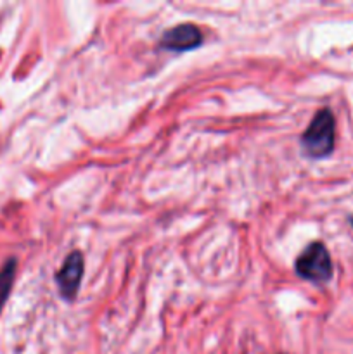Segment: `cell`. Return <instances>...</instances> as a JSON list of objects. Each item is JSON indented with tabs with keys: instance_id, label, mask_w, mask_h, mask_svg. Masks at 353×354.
<instances>
[{
	"instance_id": "obj_1",
	"label": "cell",
	"mask_w": 353,
	"mask_h": 354,
	"mask_svg": "<svg viewBox=\"0 0 353 354\" xmlns=\"http://www.w3.org/2000/svg\"><path fill=\"white\" fill-rule=\"evenodd\" d=\"M336 123L329 109H320L301 135V147L310 158H325L334 149Z\"/></svg>"
},
{
	"instance_id": "obj_2",
	"label": "cell",
	"mask_w": 353,
	"mask_h": 354,
	"mask_svg": "<svg viewBox=\"0 0 353 354\" xmlns=\"http://www.w3.org/2000/svg\"><path fill=\"white\" fill-rule=\"evenodd\" d=\"M296 273L310 282H327L332 277V263L329 251L322 242H311L296 259Z\"/></svg>"
},
{
	"instance_id": "obj_3",
	"label": "cell",
	"mask_w": 353,
	"mask_h": 354,
	"mask_svg": "<svg viewBox=\"0 0 353 354\" xmlns=\"http://www.w3.org/2000/svg\"><path fill=\"white\" fill-rule=\"evenodd\" d=\"M82 275H83V256L82 252L75 251L66 258L64 265L59 270L57 277H55V282H57L59 290H61L62 297L66 299H75L76 294H78L80 283H82Z\"/></svg>"
},
{
	"instance_id": "obj_4",
	"label": "cell",
	"mask_w": 353,
	"mask_h": 354,
	"mask_svg": "<svg viewBox=\"0 0 353 354\" xmlns=\"http://www.w3.org/2000/svg\"><path fill=\"white\" fill-rule=\"evenodd\" d=\"M203 44V33L196 24H179L161 37V47L172 52H185Z\"/></svg>"
},
{
	"instance_id": "obj_5",
	"label": "cell",
	"mask_w": 353,
	"mask_h": 354,
	"mask_svg": "<svg viewBox=\"0 0 353 354\" xmlns=\"http://www.w3.org/2000/svg\"><path fill=\"white\" fill-rule=\"evenodd\" d=\"M14 275H16V261L10 259V261H7V265L3 266L2 272H0V311H2L3 304H6L7 297H9L10 294Z\"/></svg>"
},
{
	"instance_id": "obj_6",
	"label": "cell",
	"mask_w": 353,
	"mask_h": 354,
	"mask_svg": "<svg viewBox=\"0 0 353 354\" xmlns=\"http://www.w3.org/2000/svg\"><path fill=\"white\" fill-rule=\"evenodd\" d=\"M352 225H353V218H352Z\"/></svg>"
}]
</instances>
